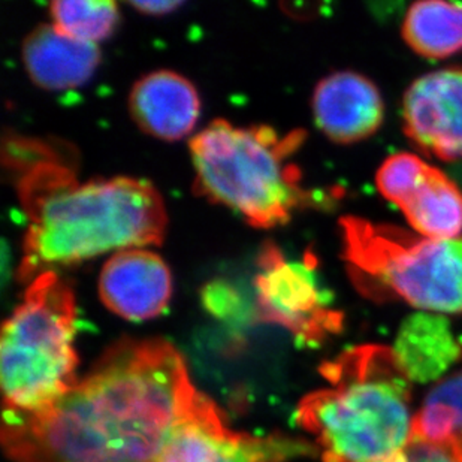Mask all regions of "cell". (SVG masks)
Segmentation results:
<instances>
[{
	"instance_id": "cell-1",
	"label": "cell",
	"mask_w": 462,
	"mask_h": 462,
	"mask_svg": "<svg viewBox=\"0 0 462 462\" xmlns=\"http://www.w3.org/2000/svg\"><path fill=\"white\" fill-rule=\"evenodd\" d=\"M197 395L174 346L125 338L51 406L5 411L2 443L15 462H153Z\"/></svg>"
},
{
	"instance_id": "cell-2",
	"label": "cell",
	"mask_w": 462,
	"mask_h": 462,
	"mask_svg": "<svg viewBox=\"0 0 462 462\" xmlns=\"http://www.w3.org/2000/svg\"><path fill=\"white\" fill-rule=\"evenodd\" d=\"M18 193L29 217L20 280L32 282L47 265L161 245L165 236V206L144 180L116 177L79 183L70 168L44 161L24 172Z\"/></svg>"
},
{
	"instance_id": "cell-3",
	"label": "cell",
	"mask_w": 462,
	"mask_h": 462,
	"mask_svg": "<svg viewBox=\"0 0 462 462\" xmlns=\"http://www.w3.org/2000/svg\"><path fill=\"white\" fill-rule=\"evenodd\" d=\"M327 388L302 398L298 423L323 462H389L413 436L411 379L391 347L346 350L320 368Z\"/></svg>"
},
{
	"instance_id": "cell-4",
	"label": "cell",
	"mask_w": 462,
	"mask_h": 462,
	"mask_svg": "<svg viewBox=\"0 0 462 462\" xmlns=\"http://www.w3.org/2000/svg\"><path fill=\"white\" fill-rule=\"evenodd\" d=\"M302 141L301 131L280 136L268 126L214 120L190 141L195 189L236 209L252 226L283 225L309 198L300 186V171L288 162Z\"/></svg>"
},
{
	"instance_id": "cell-5",
	"label": "cell",
	"mask_w": 462,
	"mask_h": 462,
	"mask_svg": "<svg viewBox=\"0 0 462 462\" xmlns=\"http://www.w3.org/2000/svg\"><path fill=\"white\" fill-rule=\"evenodd\" d=\"M74 336L72 289L54 271H45L32 280L2 329L5 411H42L79 383Z\"/></svg>"
},
{
	"instance_id": "cell-6",
	"label": "cell",
	"mask_w": 462,
	"mask_h": 462,
	"mask_svg": "<svg viewBox=\"0 0 462 462\" xmlns=\"http://www.w3.org/2000/svg\"><path fill=\"white\" fill-rule=\"evenodd\" d=\"M350 275L370 297L400 298L427 313L462 311V236L431 240L365 218L340 220Z\"/></svg>"
},
{
	"instance_id": "cell-7",
	"label": "cell",
	"mask_w": 462,
	"mask_h": 462,
	"mask_svg": "<svg viewBox=\"0 0 462 462\" xmlns=\"http://www.w3.org/2000/svg\"><path fill=\"white\" fill-rule=\"evenodd\" d=\"M314 268L313 256L289 261L277 245L266 243L257 256L254 277L259 319L286 328L307 345L322 343L343 327L341 313L328 307Z\"/></svg>"
},
{
	"instance_id": "cell-8",
	"label": "cell",
	"mask_w": 462,
	"mask_h": 462,
	"mask_svg": "<svg viewBox=\"0 0 462 462\" xmlns=\"http://www.w3.org/2000/svg\"><path fill=\"white\" fill-rule=\"evenodd\" d=\"M304 450L284 437L234 431L218 407L198 393L153 462H284Z\"/></svg>"
},
{
	"instance_id": "cell-9",
	"label": "cell",
	"mask_w": 462,
	"mask_h": 462,
	"mask_svg": "<svg viewBox=\"0 0 462 462\" xmlns=\"http://www.w3.org/2000/svg\"><path fill=\"white\" fill-rule=\"evenodd\" d=\"M379 192L402 209L419 236L454 240L462 232V192L420 157L397 153L380 166Z\"/></svg>"
},
{
	"instance_id": "cell-10",
	"label": "cell",
	"mask_w": 462,
	"mask_h": 462,
	"mask_svg": "<svg viewBox=\"0 0 462 462\" xmlns=\"http://www.w3.org/2000/svg\"><path fill=\"white\" fill-rule=\"evenodd\" d=\"M406 135L423 153L441 161L462 159V69L423 75L404 97Z\"/></svg>"
},
{
	"instance_id": "cell-11",
	"label": "cell",
	"mask_w": 462,
	"mask_h": 462,
	"mask_svg": "<svg viewBox=\"0 0 462 462\" xmlns=\"http://www.w3.org/2000/svg\"><path fill=\"white\" fill-rule=\"evenodd\" d=\"M172 293L170 268L145 249L120 250L109 257L99 277L106 309L127 320H147L165 311Z\"/></svg>"
},
{
	"instance_id": "cell-12",
	"label": "cell",
	"mask_w": 462,
	"mask_h": 462,
	"mask_svg": "<svg viewBox=\"0 0 462 462\" xmlns=\"http://www.w3.org/2000/svg\"><path fill=\"white\" fill-rule=\"evenodd\" d=\"M383 113L379 88L350 70L328 75L314 90L316 125L338 144L358 143L375 134L383 123Z\"/></svg>"
},
{
	"instance_id": "cell-13",
	"label": "cell",
	"mask_w": 462,
	"mask_h": 462,
	"mask_svg": "<svg viewBox=\"0 0 462 462\" xmlns=\"http://www.w3.org/2000/svg\"><path fill=\"white\" fill-rule=\"evenodd\" d=\"M129 106L143 131L161 140L177 141L192 132L201 105L197 88L183 75L156 70L136 81Z\"/></svg>"
},
{
	"instance_id": "cell-14",
	"label": "cell",
	"mask_w": 462,
	"mask_h": 462,
	"mask_svg": "<svg viewBox=\"0 0 462 462\" xmlns=\"http://www.w3.org/2000/svg\"><path fill=\"white\" fill-rule=\"evenodd\" d=\"M101 60L97 44L75 40L54 24H41L23 44V61L33 83L66 90L88 83Z\"/></svg>"
},
{
	"instance_id": "cell-15",
	"label": "cell",
	"mask_w": 462,
	"mask_h": 462,
	"mask_svg": "<svg viewBox=\"0 0 462 462\" xmlns=\"http://www.w3.org/2000/svg\"><path fill=\"white\" fill-rule=\"evenodd\" d=\"M393 352L411 380H430L457 361L459 346L445 318L422 311L404 322Z\"/></svg>"
},
{
	"instance_id": "cell-16",
	"label": "cell",
	"mask_w": 462,
	"mask_h": 462,
	"mask_svg": "<svg viewBox=\"0 0 462 462\" xmlns=\"http://www.w3.org/2000/svg\"><path fill=\"white\" fill-rule=\"evenodd\" d=\"M411 49L428 59H445L462 50V5L428 0L414 4L402 24Z\"/></svg>"
},
{
	"instance_id": "cell-17",
	"label": "cell",
	"mask_w": 462,
	"mask_h": 462,
	"mask_svg": "<svg viewBox=\"0 0 462 462\" xmlns=\"http://www.w3.org/2000/svg\"><path fill=\"white\" fill-rule=\"evenodd\" d=\"M413 434L462 445V371L436 384L414 414Z\"/></svg>"
},
{
	"instance_id": "cell-18",
	"label": "cell",
	"mask_w": 462,
	"mask_h": 462,
	"mask_svg": "<svg viewBox=\"0 0 462 462\" xmlns=\"http://www.w3.org/2000/svg\"><path fill=\"white\" fill-rule=\"evenodd\" d=\"M52 24L84 42H97L117 26V5L111 0H56L50 4Z\"/></svg>"
},
{
	"instance_id": "cell-19",
	"label": "cell",
	"mask_w": 462,
	"mask_h": 462,
	"mask_svg": "<svg viewBox=\"0 0 462 462\" xmlns=\"http://www.w3.org/2000/svg\"><path fill=\"white\" fill-rule=\"evenodd\" d=\"M389 462H462V445L454 441H430L411 436L402 454Z\"/></svg>"
},
{
	"instance_id": "cell-20",
	"label": "cell",
	"mask_w": 462,
	"mask_h": 462,
	"mask_svg": "<svg viewBox=\"0 0 462 462\" xmlns=\"http://www.w3.org/2000/svg\"><path fill=\"white\" fill-rule=\"evenodd\" d=\"M202 301L208 311L218 318H225L240 306V295L236 289L223 280H214L202 289Z\"/></svg>"
},
{
	"instance_id": "cell-21",
	"label": "cell",
	"mask_w": 462,
	"mask_h": 462,
	"mask_svg": "<svg viewBox=\"0 0 462 462\" xmlns=\"http://www.w3.org/2000/svg\"><path fill=\"white\" fill-rule=\"evenodd\" d=\"M180 2H163V0H157V2H132L131 6L138 9L140 13L153 14V15H159V14H168L171 11H174L175 8H179Z\"/></svg>"
}]
</instances>
